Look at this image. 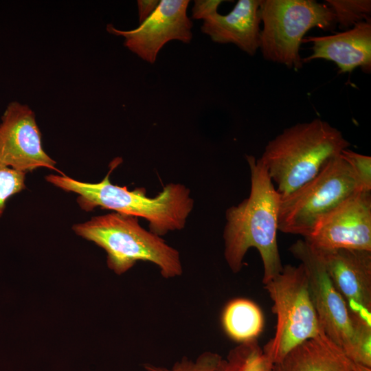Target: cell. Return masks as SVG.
<instances>
[{"mask_svg": "<svg viewBox=\"0 0 371 371\" xmlns=\"http://www.w3.org/2000/svg\"><path fill=\"white\" fill-rule=\"evenodd\" d=\"M246 159L251 174L250 193L226 210L224 257L236 273L243 268L247 251L255 247L262 261L265 284L283 269L277 243L280 195L261 159L252 155H247Z\"/></svg>", "mask_w": 371, "mask_h": 371, "instance_id": "6da1fadb", "label": "cell"}, {"mask_svg": "<svg viewBox=\"0 0 371 371\" xmlns=\"http://www.w3.org/2000/svg\"><path fill=\"white\" fill-rule=\"evenodd\" d=\"M111 168L98 183H87L65 175H49L47 182L78 195L80 207L89 212L95 207L112 210L121 214L141 217L148 222L149 230L161 236L184 228L194 207L190 190L181 183H168L155 196H147L144 188L130 190L126 186L111 183Z\"/></svg>", "mask_w": 371, "mask_h": 371, "instance_id": "7a4b0ae2", "label": "cell"}, {"mask_svg": "<svg viewBox=\"0 0 371 371\" xmlns=\"http://www.w3.org/2000/svg\"><path fill=\"white\" fill-rule=\"evenodd\" d=\"M350 145L339 130L316 118L285 128L269 141L260 159L284 196L313 179Z\"/></svg>", "mask_w": 371, "mask_h": 371, "instance_id": "3957f363", "label": "cell"}, {"mask_svg": "<svg viewBox=\"0 0 371 371\" xmlns=\"http://www.w3.org/2000/svg\"><path fill=\"white\" fill-rule=\"evenodd\" d=\"M72 229L102 248L108 267L117 275L139 260L156 265L166 278L182 273L179 252L161 236L142 227L137 216L113 212L75 224Z\"/></svg>", "mask_w": 371, "mask_h": 371, "instance_id": "277c9868", "label": "cell"}, {"mask_svg": "<svg viewBox=\"0 0 371 371\" xmlns=\"http://www.w3.org/2000/svg\"><path fill=\"white\" fill-rule=\"evenodd\" d=\"M361 191L350 166L339 155L313 179L280 196L278 230L306 238L320 220Z\"/></svg>", "mask_w": 371, "mask_h": 371, "instance_id": "5b68a950", "label": "cell"}, {"mask_svg": "<svg viewBox=\"0 0 371 371\" xmlns=\"http://www.w3.org/2000/svg\"><path fill=\"white\" fill-rule=\"evenodd\" d=\"M260 15L263 58L295 70L303 65L300 47L306 33L313 27L330 30L336 23L330 8L315 0H260Z\"/></svg>", "mask_w": 371, "mask_h": 371, "instance_id": "8992f818", "label": "cell"}, {"mask_svg": "<svg viewBox=\"0 0 371 371\" xmlns=\"http://www.w3.org/2000/svg\"><path fill=\"white\" fill-rule=\"evenodd\" d=\"M277 316L273 337L262 348L273 364L282 361L293 348L321 335L303 266L287 265L264 284Z\"/></svg>", "mask_w": 371, "mask_h": 371, "instance_id": "52a82bcc", "label": "cell"}, {"mask_svg": "<svg viewBox=\"0 0 371 371\" xmlns=\"http://www.w3.org/2000/svg\"><path fill=\"white\" fill-rule=\"evenodd\" d=\"M289 251L304 267L322 330L345 354L351 343L353 328L344 298L334 286L319 255L304 240H297Z\"/></svg>", "mask_w": 371, "mask_h": 371, "instance_id": "ba28073f", "label": "cell"}, {"mask_svg": "<svg viewBox=\"0 0 371 371\" xmlns=\"http://www.w3.org/2000/svg\"><path fill=\"white\" fill-rule=\"evenodd\" d=\"M317 251H371V193L358 192L324 216L304 239Z\"/></svg>", "mask_w": 371, "mask_h": 371, "instance_id": "9c48e42d", "label": "cell"}, {"mask_svg": "<svg viewBox=\"0 0 371 371\" xmlns=\"http://www.w3.org/2000/svg\"><path fill=\"white\" fill-rule=\"evenodd\" d=\"M0 123V163L27 173L38 168L58 171L45 151L34 112L26 104H8Z\"/></svg>", "mask_w": 371, "mask_h": 371, "instance_id": "30bf717a", "label": "cell"}, {"mask_svg": "<svg viewBox=\"0 0 371 371\" xmlns=\"http://www.w3.org/2000/svg\"><path fill=\"white\" fill-rule=\"evenodd\" d=\"M188 0H161L154 12L135 29L121 30L109 24L106 30L124 38V45L142 60L153 64L160 49L172 40L189 43L192 38Z\"/></svg>", "mask_w": 371, "mask_h": 371, "instance_id": "8fae6325", "label": "cell"}, {"mask_svg": "<svg viewBox=\"0 0 371 371\" xmlns=\"http://www.w3.org/2000/svg\"><path fill=\"white\" fill-rule=\"evenodd\" d=\"M315 251L344 298L350 317L371 323V251L349 249Z\"/></svg>", "mask_w": 371, "mask_h": 371, "instance_id": "7c38bea8", "label": "cell"}, {"mask_svg": "<svg viewBox=\"0 0 371 371\" xmlns=\"http://www.w3.org/2000/svg\"><path fill=\"white\" fill-rule=\"evenodd\" d=\"M302 43H312L313 53L302 59L306 63L325 59L336 63L341 73L351 72L360 67L367 72L371 69L370 19L352 28L333 35L306 36Z\"/></svg>", "mask_w": 371, "mask_h": 371, "instance_id": "4fadbf2b", "label": "cell"}, {"mask_svg": "<svg viewBox=\"0 0 371 371\" xmlns=\"http://www.w3.org/2000/svg\"><path fill=\"white\" fill-rule=\"evenodd\" d=\"M260 0H239L226 15L217 12L203 20L201 32L218 43H233L253 56L260 45Z\"/></svg>", "mask_w": 371, "mask_h": 371, "instance_id": "5bb4252c", "label": "cell"}, {"mask_svg": "<svg viewBox=\"0 0 371 371\" xmlns=\"http://www.w3.org/2000/svg\"><path fill=\"white\" fill-rule=\"evenodd\" d=\"M271 371H351V361L322 333L293 348Z\"/></svg>", "mask_w": 371, "mask_h": 371, "instance_id": "9a60e30c", "label": "cell"}, {"mask_svg": "<svg viewBox=\"0 0 371 371\" xmlns=\"http://www.w3.org/2000/svg\"><path fill=\"white\" fill-rule=\"evenodd\" d=\"M221 320L227 336L239 344L257 339L264 326L260 308L244 298L230 301L223 310Z\"/></svg>", "mask_w": 371, "mask_h": 371, "instance_id": "2e32d148", "label": "cell"}, {"mask_svg": "<svg viewBox=\"0 0 371 371\" xmlns=\"http://www.w3.org/2000/svg\"><path fill=\"white\" fill-rule=\"evenodd\" d=\"M273 363L257 339L240 344L222 359L216 371H271Z\"/></svg>", "mask_w": 371, "mask_h": 371, "instance_id": "e0dca14e", "label": "cell"}, {"mask_svg": "<svg viewBox=\"0 0 371 371\" xmlns=\"http://www.w3.org/2000/svg\"><path fill=\"white\" fill-rule=\"evenodd\" d=\"M332 10L335 23L340 27L348 28L370 19V0H326Z\"/></svg>", "mask_w": 371, "mask_h": 371, "instance_id": "ac0fdd59", "label": "cell"}, {"mask_svg": "<svg viewBox=\"0 0 371 371\" xmlns=\"http://www.w3.org/2000/svg\"><path fill=\"white\" fill-rule=\"evenodd\" d=\"M350 318L353 334L345 355L351 362L371 368V323L357 317Z\"/></svg>", "mask_w": 371, "mask_h": 371, "instance_id": "d6986e66", "label": "cell"}, {"mask_svg": "<svg viewBox=\"0 0 371 371\" xmlns=\"http://www.w3.org/2000/svg\"><path fill=\"white\" fill-rule=\"evenodd\" d=\"M222 359L220 355L207 351L201 354L195 360L183 357L170 368L150 363H146L144 367L146 371H216Z\"/></svg>", "mask_w": 371, "mask_h": 371, "instance_id": "ffe728a7", "label": "cell"}, {"mask_svg": "<svg viewBox=\"0 0 371 371\" xmlns=\"http://www.w3.org/2000/svg\"><path fill=\"white\" fill-rule=\"evenodd\" d=\"M25 175L0 163V218L9 199L25 188Z\"/></svg>", "mask_w": 371, "mask_h": 371, "instance_id": "44dd1931", "label": "cell"}, {"mask_svg": "<svg viewBox=\"0 0 371 371\" xmlns=\"http://www.w3.org/2000/svg\"><path fill=\"white\" fill-rule=\"evenodd\" d=\"M340 156L350 166L359 181L361 191L371 192V157L348 148L342 150Z\"/></svg>", "mask_w": 371, "mask_h": 371, "instance_id": "7402d4cb", "label": "cell"}, {"mask_svg": "<svg viewBox=\"0 0 371 371\" xmlns=\"http://www.w3.org/2000/svg\"><path fill=\"white\" fill-rule=\"evenodd\" d=\"M223 2L220 0H196L192 8V19L204 20L208 16L217 12L218 6Z\"/></svg>", "mask_w": 371, "mask_h": 371, "instance_id": "603a6c76", "label": "cell"}, {"mask_svg": "<svg viewBox=\"0 0 371 371\" xmlns=\"http://www.w3.org/2000/svg\"><path fill=\"white\" fill-rule=\"evenodd\" d=\"M159 3L158 0H138L137 1L139 23L144 21L154 12Z\"/></svg>", "mask_w": 371, "mask_h": 371, "instance_id": "cb8c5ba5", "label": "cell"}, {"mask_svg": "<svg viewBox=\"0 0 371 371\" xmlns=\"http://www.w3.org/2000/svg\"><path fill=\"white\" fill-rule=\"evenodd\" d=\"M351 371H371V368L351 362Z\"/></svg>", "mask_w": 371, "mask_h": 371, "instance_id": "d4e9b609", "label": "cell"}]
</instances>
